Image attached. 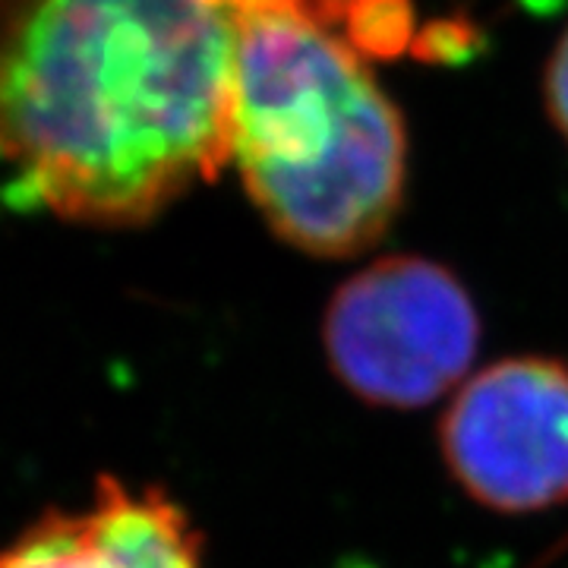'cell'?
I'll list each match as a JSON object with an SVG mask.
<instances>
[{"mask_svg":"<svg viewBox=\"0 0 568 568\" xmlns=\"http://www.w3.org/2000/svg\"><path fill=\"white\" fill-rule=\"evenodd\" d=\"M222 0H0V162L80 224H142L231 159Z\"/></svg>","mask_w":568,"mask_h":568,"instance_id":"1","label":"cell"},{"mask_svg":"<svg viewBox=\"0 0 568 568\" xmlns=\"http://www.w3.org/2000/svg\"><path fill=\"white\" fill-rule=\"evenodd\" d=\"M237 20L231 159L272 231L313 256L364 253L405 193V126L361 54L320 22Z\"/></svg>","mask_w":568,"mask_h":568,"instance_id":"2","label":"cell"},{"mask_svg":"<svg viewBox=\"0 0 568 568\" xmlns=\"http://www.w3.org/2000/svg\"><path fill=\"white\" fill-rule=\"evenodd\" d=\"M335 376L369 405L424 407L474 364L480 320L465 284L417 256H388L347 278L325 310Z\"/></svg>","mask_w":568,"mask_h":568,"instance_id":"3","label":"cell"},{"mask_svg":"<svg viewBox=\"0 0 568 568\" xmlns=\"http://www.w3.org/2000/svg\"><path fill=\"white\" fill-rule=\"evenodd\" d=\"M443 455L493 511L568 503V366L511 357L470 376L443 417Z\"/></svg>","mask_w":568,"mask_h":568,"instance_id":"4","label":"cell"},{"mask_svg":"<svg viewBox=\"0 0 568 568\" xmlns=\"http://www.w3.org/2000/svg\"><path fill=\"white\" fill-rule=\"evenodd\" d=\"M0 568H203V540L162 489L102 477L89 506L51 511L0 549Z\"/></svg>","mask_w":568,"mask_h":568,"instance_id":"5","label":"cell"},{"mask_svg":"<svg viewBox=\"0 0 568 568\" xmlns=\"http://www.w3.org/2000/svg\"><path fill=\"white\" fill-rule=\"evenodd\" d=\"M410 3L407 0H347L342 32L354 51L369 58H398L410 41Z\"/></svg>","mask_w":568,"mask_h":568,"instance_id":"6","label":"cell"},{"mask_svg":"<svg viewBox=\"0 0 568 568\" xmlns=\"http://www.w3.org/2000/svg\"><path fill=\"white\" fill-rule=\"evenodd\" d=\"M547 99L552 121L559 126V133L568 140V32L559 41L547 73Z\"/></svg>","mask_w":568,"mask_h":568,"instance_id":"7","label":"cell"},{"mask_svg":"<svg viewBox=\"0 0 568 568\" xmlns=\"http://www.w3.org/2000/svg\"><path fill=\"white\" fill-rule=\"evenodd\" d=\"M345 3L347 0H313V22H320L323 29L332 32L335 26H342Z\"/></svg>","mask_w":568,"mask_h":568,"instance_id":"8","label":"cell"}]
</instances>
